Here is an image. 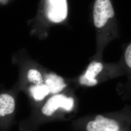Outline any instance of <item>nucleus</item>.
Segmentation results:
<instances>
[{"label":"nucleus","instance_id":"nucleus-1","mask_svg":"<svg viewBox=\"0 0 131 131\" xmlns=\"http://www.w3.org/2000/svg\"><path fill=\"white\" fill-rule=\"evenodd\" d=\"M131 121L99 115L86 122L84 129L85 131H127Z\"/></svg>","mask_w":131,"mask_h":131},{"label":"nucleus","instance_id":"nucleus-2","mask_svg":"<svg viewBox=\"0 0 131 131\" xmlns=\"http://www.w3.org/2000/svg\"><path fill=\"white\" fill-rule=\"evenodd\" d=\"M74 106V100L63 94H56L49 99L41 109L42 114L46 117H51L59 108L70 112Z\"/></svg>","mask_w":131,"mask_h":131},{"label":"nucleus","instance_id":"nucleus-3","mask_svg":"<svg viewBox=\"0 0 131 131\" xmlns=\"http://www.w3.org/2000/svg\"><path fill=\"white\" fill-rule=\"evenodd\" d=\"M114 10L110 0H95L93 8V20L95 26L102 28L114 17Z\"/></svg>","mask_w":131,"mask_h":131},{"label":"nucleus","instance_id":"nucleus-4","mask_svg":"<svg viewBox=\"0 0 131 131\" xmlns=\"http://www.w3.org/2000/svg\"><path fill=\"white\" fill-rule=\"evenodd\" d=\"M67 14V0H48L47 15L51 21L56 23L62 22Z\"/></svg>","mask_w":131,"mask_h":131},{"label":"nucleus","instance_id":"nucleus-5","mask_svg":"<svg viewBox=\"0 0 131 131\" xmlns=\"http://www.w3.org/2000/svg\"><path fill=\"white\" fill-rule=\"evenodd\" d=\"M104 65L100 62L92 61L88 66L84 74L80 78V84L93 86L98 84V77L104 71Z\"/></svg>","mask_w":131,"mask_h":131},{"label":"nucleus","instance_id":"nucleus-6","mask_svg":"<svg viewBox=\"0 0 131 131\" xmlns=\"http://www.w3.org/2000/svg\"><path fill=\"white\" fill-rule=\"evenodd\" d=\"M44 84L47 86L50 93L53 94L59 93L67 86L63 78L53 73L48 74L46 76Z\"/></svg>","mask_w":131,"mask_h":131},{"label":"nucleus","instance_id":"nucleus-7","mask_svg":"<svg viewBox=\"0 0 131 131\" xmlns=\"http://www.w3.org/2000/svg\"><path fill=\"white\" fill-rule=\"evenodd\" d=\"M16 106L14 98L10 94H0V118H5L14 112Z\"/></svg>","mask_w":131,"mask_h":131},{"label":"nucleus","instance_id":"nucleus-8","mask_svg":"<svg viewBox=\"0 0 131 131\" xmlns=\"http://www.w3.org/2000/svg\"><path fill=\"white\" fill-rule=\"evenodd\" d=\"M30 91L33 98L36 101H40L50 93L47 86L44 84H34L30 88Z\"/></svg>","mask_w":131,"mask_h":131},{"label":"nucleus","instance_id":"nucleus-9","mask_svg":"<svg viewBox=\"0 0 131 131\" xmlns=\"http://www.w3.org/2000/svg\"><path fill=\"white\" fill-rule=\"evenodd\" d=\"M28 81L34 84H39L43 83V78L42 74L36 69H30L27 73Z\"/></svg>","mask_w":131,"mask_h":131},{"label":"nucleus","instance_id":"nucleus-10","mask_svg":"<svg viewBox=\"0 0 131 131\" xmlns=\"http://www.w3.org/2000/svg\"><path fill=\"white\" fill-rule=\"evenodd\" d=\"M124 60L127 67L131 71V43L127 47L124 53Z\"/></svg>","mask_w":131,"mask_h":131}]
</instances>
